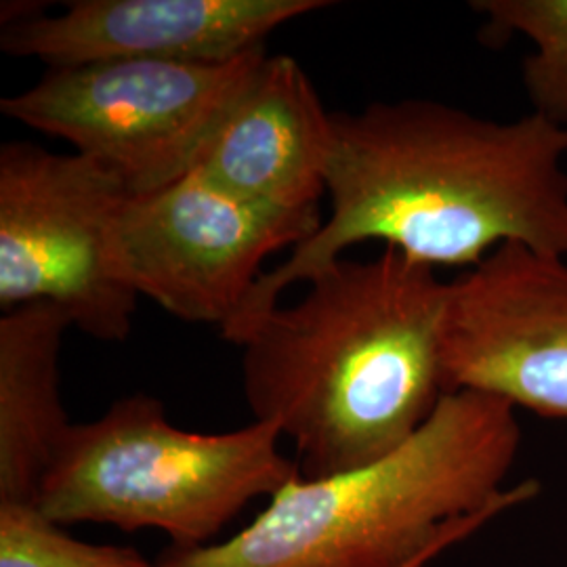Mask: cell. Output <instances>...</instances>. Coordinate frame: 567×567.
I'll use <instances>...</instances> for the list:
<instances>
[{"instance_id":"cell-8","label":"cell","mask_w":567,"mask_h":567,"mask_svg":"<svg viewBox=\"0 0 567 567\" xmlns=\"http://www.w3.org/2000/svg\"><path fill=\"white\" fill-rule=\"evenodd\" d=\"M442 362L447 393L567 421V259L503 244L452 280Z\"/></svg>"},{"instance_id":"cell-4","label":"cell","mask_w":567,"mask_h":567,"mask_svg":"<svg viewBox=\"0 0 567 567\" xmlns=\"http://www.w3.org/2000/svg\"><path fill=\"white\" fill-rule=\"evenodd\" d=\"M280 442L278 426L264 421L187 431L168 421L158 398L126 395L68 429L34 505L60 526L158 529L171 547H208L252 501L301 477Z\"/></svg>"},{"instance_id":"cell-12","label":"cell","mask_w":567,"mask_h":567,"mask_svg":"<svg viewBox=\"0 0 567 567\" xmlns=\"http://www.w3.org/2000/svg\"><path fill=\"white\" fill-rule=\"evenodd\" d=\"M486 18L482 41L505 44L524 37L534 51L524 60V86L532 112L567 126V0H477Z\"/></svg>"},{"instance_id":"cell-2","label":"cell","mask_w":567,"mask_h":567,"mask_svg":"<svg viewBox=\"0 0 567 567\" xmlns=\"http://www.w3.org/2000/svg\"><path fill=\"white\" fill-rule=\"evenodd\" d=\"M303 297L231 330L255 421L292 442L305 480L370 465L414 437L447 395L450 282L393 248L337 259Z\"/></svg>"},{"instance_id":"cell-13","label":"cell","mask_w":567,"mask_h":567,"mask_svg":"<svg viewBox=\"0 0 567 567\" xmlns=\"http://www.w3.org/2000/svg\"><path fill=\"white\" fill-rule=\"evenodd\" d=\"M0 567H154L137 548L84 543L34 503H0Z\"/></svg>"},{"instance_id":"cell-7","label":"cell","mask_w":567,"mask_h":567,"mask_svg":"<svg viewBox=\"0 0 567 567\" xmlns=\"http://www.w3.org/2000/svg\"><path fill=\"white\" fill-rule=\"evenodd\" d=\"M320 210L282 213L244 203L192 171L163 189L128 196L114 225V261L137 297L196 324H229L265 259L305 243Z\"/></svg>"},{"instance_id":"cell-3","label":"cell","mask_w":567,"mask_h":567,"mask_svg":"<svg viewBox=\"0 0 567 567\" xmlns=\"http://www.w3.org/2000/svg\"><path fill=\"white\" fill-rule=\"evenodd\" d=\"M519 447L515 408L452 391L404 446L322 480L301 475L231 538L168 547L154 567H421L463 529L536 496V482L507 486Z\"/></svg>"},{"instance_id":"cell-10","label":"cell","mask_w":567,"mask_h":567,"mask_svg":"<svg viewBox=\"0 0 567 567\" xmlns=\"http://www.w3.org/2000/svg\"><path fill=\"white\" fill-rule=\"evenodd\" d=\"M330 150L332 112L303 65L290 55H267L196 173L244 203L282 213L320 210Z\"/></svg>"},{"instance_id":"cell-9","label":"cell","mask_w":567,"mask_h":567,"mask_svg":"<svg viewBox=\"0 0 567 567\" xmlns=\"http://www.w3.org/2000/svg\"><path fill=\"white\" fill-rule=\"evenodd\" d=\"M326 0H72L58 16L0 28V49L49 68L97 61L227 63L264 49Z\"/></svg>"},{"instance_id":"cell-1","label":"cell","mask_w":567,"mask_h":567,"mask_svg":"<svg viewBox=\"0 0 567 567\" xmlns=\"http://www.w3.org/2000/svg\"><path fill=\"white\" fill-rule=\"evenodd\" d=\"M567 126L489 121L433 100L332 112L330 215L261 274L221 337L280 303L355 244L426 267H475L503 244L567 259Z\"/></svg>"},{"instance_id":"cell-11","label":"cell","mask_w":567,"mask_h":567,"mask_svg":"<svg viewBox=\"0 0 567 567\" xmlns=\"http://www.w3.org/2000/svg\"><path fill=\"white\" fill-rule=\"evenodd\" d=\"M72 328L51 305L0 318V503H34L72 423L61 395V349Z\"/></svg>"},{"instance_id":"cell-6","label":"cell","mask_w":567,"mask_h":567,"mask_svg":"<svg viewBox=\"0 0 567 567\" xmlns=\"http://www.w3.org/2000/svg\"><path fill=\"white\" fill-rule=\"evenodd\" d=\"M128 189L102 164L30 142L0 147V307L51 305L103 343L131 337L137 295L114 261Z\"/></svg>"},{"instance_id":"cell-5","label":"cell","mask_w":567,"mask_h":567,"mask_svg":"<svg viewBox=\"0 0 567 567\" xmlns=\"http://www.w3.org/2000/svg\"><path fill=\"white\" fill-rule=\"evenodd\" d=\"M267 58L227 63L118 60L49 68L0 100V112L68 142L121 179L131 196L196 171L227 112Z\"/></svg>"}]
</instances>
